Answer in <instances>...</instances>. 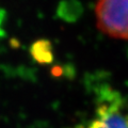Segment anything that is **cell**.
<instances>
[{
	"mask_svg": "<svg viewBox=\"0 0 128 128\" xmlns=\"http://www.w3.org/2000/svg\"><path fill=\"white\" fill-rule=\"evenodd\" d=\"M30 52L35 61L40 63H50L54 59L51 43L47 40H40L32 44Z\"/></svg>",
	"mask_w": 128,
	"mask_h": 128,
	"instance_id": "obj_3",
	"label": "cell"
},
{
	"mask_svg": "<svg viewBox=\"0 0 128 128\" xmlns=\"http://www.w3.org/2000/svg\"><path fill=\"white\" fill-rule=\"evenodd\" d=\"M97 28L113 38L128 40V0H97Z\"/></svg>",
	"mask_w": 128,
	"mask_h": 128,
	"instance_id": "obj_2",
	"label": "cell"
},
{
	"mask_svg": "<svg viewBox=\"0 0 128 128\" xmlns=\"http://www.w3.org/2000/svg\"><path fill=\"white\" fill-rule=\"evenodd\" d=\"M4 18H6L4 11L0 9V38H1L3 36V34H4V31H3V22H4Z\"/></svg>",
	"mask_w": 128,
	"mask_h": 128,
	"instance_id": "obj_4",
	"label": "cell"
},
{
	"mask_svg": "<svg viewBox=\"0 0 128 128\" xmlns=\"http://www.w3.org/2000/svg\"><path fill=\"white\" fill-rule=\"evenodd\" d=\"M76 128H128V104L112 89L102 90L93 116Z\"/></svg>",
	"mask_w": 128,
	"mask_h": 128,
	"instance_id": "obj_1",
	"label": "cell"
}]
</instances>
